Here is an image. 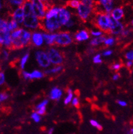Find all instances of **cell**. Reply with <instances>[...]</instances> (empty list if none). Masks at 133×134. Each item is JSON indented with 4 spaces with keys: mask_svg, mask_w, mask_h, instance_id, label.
I'll return each mask as SVG.
<instances>
[{
    "mask_svg": "<svg viewBox=\"0 0 133 134\" xmlns=\"http://www.w3.org/2000/svg\"><path fill=\"white\" fill-rule=\"evenodd\" d=\"M110 16L103 11H98L95 12L94 16V23L98 29L103 32L109 34L110 31Z\"/></svg>",
    "mask_w": 133,
    "mask_h": 134,
    "instance_id": "obj_1",
    "label": "cell"
},
{
    "mask_svg": "<svg viewBox=\"0 0 133 134\" xmlns=\"http://www.w3.org/2000/svg\"><path fill=\"white\" fill-rule=\"evenodd\" d=\"M31 36L30 31L23 29L19 37L12 39V49H20L28 46L31 42Z\"/></svg>",
    "mask_w": 133,
    "mask_h": 134,
    "instance_id": "obj_2",
    "label": "cell"
},
{
    "mask_svg": "<svg viewBox=\"0 0 133 134\" xmlns=\"http://www.w3.org/2000/svg\"><path fill=\"white\" fill-rule=\"evenodd\" d=\"M62 27L58 19V15L51 19H44L41 20V28L46 32L54 33Z\"/></svg>",
    "mask_w": 133,
    "mask_h": 134,
    "instance_id": "obj_3",
    "label": "cell"
},
{
    "mask_svg": "<svg viewBox=\"0 0 133 134\" xmlns=\"http://www.w3.org/2000/svg\"><path fill=\"white\" fill-rule=\"evenodd\" d=\"M31 2L34 14L40 20H44L48 10V7L42 0H31Z\"/></svg>",
    "mask_w": 133,
    "mask_h": 134,
    "instance_id": "obj_4",
    "label": "cell"
},
{
    "mask_svg": "<svg viewBox=\"0 0 133 134\" xmlns=\"http://www.w3.org/2000/svg\"><path fill=\"white\" fill-rule=\"evenodd\" d=\"M73 41V37L68 31H60L56 33L55 44L59 46H69Z\"/></svg>",
    "mask_w": 133,
    "mask_h": 134,
    "instance_id": "obj_5",
    "label": "cell"
},
{
    "mask_svg": "<svg viewBox=\"0 0 133 134\" xmlns=\"http://www.w3.org/2000/svg\"><path fill=\"white\" fill-rule=\"evenodd\" d=\"M23 26L26 29L36 30L41 28V20H39L34 13L25 16Z\"/></svg>",
    "mask_w": 133,
    "mask_h": 134,
    "instance_id": "obj_6",
    "label": "cell"
},
{
    "mask_svg": "<svg viewBox=\"0 0 133 134\" xmlns=\"http://www.w3.org/2000/svg\"><path fill=\"white\" fill-rule=\"evenodd\" d=\"M50 62L54 65H61L64 61L62 53L54 47L48 48L46 51Z\"/></svg>",
    "mask_w": 133,
    "mask_h": 134,
    "instance_id": "obj_7",
    "label": "cell"
},
{
    "mask_svg": "<svg viewBox=\"0 0 133 134\" xmlns=\"http://www.w3.org/2000/svg\"><path fill=\"white\" fill-rule=\"evenodd\" d=\"M35 59L38 65L43 69H48L52 64L46 51L45 52L42 50H37V51H36Z\"/></svg>",
    "mask_w": 133,
    "mask_h": 134,
    "instance_id": "obj_8",
    "label": "cell"
},
{
    "mask_svg": "<svg viewBox=\"0 0 133 134\" xmlns=\"http://www.w3.org/2000/svg\"><path fill=\"white\" fill-rule=\"evenodd\" d=\"M76 10H77V14L79 19L82 21H86L94 13L95 9L86 6L82 3H80L79 6Z\"/></svg>",
    "mask_w": 133,
    "mask_h": 134,
    "instance_id": "obj_9",
    "label": "cell"
},
{
    "mask_svg": "<svg viewBox=\"0 0 133 134\" xmlns=\"http://www.w3.org/2000/svg\"><path fill=\"white\" fill-rule=\"evenodd\" d=\"M111 16V15H110ZM110 31L109 34L114 36L121 35L122 32L125 29L124 24L120 20H116L113 19L112 17H110Z\"/></svg>",
    "mask_w": 133,
    "mask_h": 134,
    "instance_id": "obj_10",
    "label": "cell"
},
{
    "mask_svg": "<svg viewBox=\"0 0 133 134\" xmlns=\"http://www.w3.org/2000/svg\"><path fill=\"white\" fill-rule=\"evenodd\" d=\"M71 19V14L65 7H60L59 12L58 14V19L61 26L65 25Z\"/></svg>",
    "mask_w": 133,
    "mask_h": 134,
    "instance_id": "obj_11",
    "label": "cell"
},
{
    "mask_svg": "<svg viewBox=\"0 0 133 134\" xmlns=\"http://www.w3.org/2000/svg\"><path fill=\"white\" fill-rule=\"evenodd\" d=\"M0 44L4 48L12 49V38L11 36V32L1 33Z\"/></svg>",
    "mask_w": 133,
    "mask_h": 134,
    "instance_id": "obj_12",
    "label": "cell"
},
{
    "mask_svg": "<svg viewBox=\"0 0 133 134\" xmlns=\"http://www.w3.org/2000/svg\"><path fill=\"white\" fill-rule=\"evenodd\" d=\"M96 3L103 8V11L107 14H111L115 8V0H97Z\"/></svg>",
    "mask_w": 133,
    "mask_h": 134,
    "instance_id": "obj_13",
    "label": "cell"
},
{
    "mask_svg": "<svg viewBox=\"0 0 133 134\" xmlns=\"http://www.w3.org/2000/svg\"><path fill=\"white\" fill-rule=\"evenodd\" d=\"M44 38L43 36V32L41 31H34L31 36V44L36 47H41L43 46Z\"/></svg>",
    "mask_w": 133,
    "mask_h": 134,
    "instance_id": "obj_14",
    "label": "cell"
},
{
    "mask_svg": "<svg viewBox=\"0 0 133 134\" xmlns=\"http://www.w3.org/2000/svg\"><path fill=\"white\" fill-rule=\"evenodd\" d=\"M12 19H14L17 22V23L20 25L23 24L24 19H25V12L22 6L18 7L14 10L12 13Z\"/></svg>",
    "mask_w": 133,
    "mask_h": 134,
    "instance_id": "obj_15",
    "label": "cell"
},
{
    "mask_svg": "<svg viewBox=\"0 0 133 134\" xmlns=\"http://www.w3.org/2000/svg\"><path fill=\"white\" fill-rule=\"evenodd\" d=\"M74 40L78 42H84V41L88 40L90 38V34L88 31L86 29H82L75 34Z\"/></svg>",
    "mask_w": 133,
    "mask_h": 134,
    "instance_id": "obj_16",
    "label": "cell"
},
{
    "mask_svg": "<svg viewBox=\"0 0 133 134\" xmlns=\"http://www.w3.org/2000/svg\"><path fill=\"white\" fill-rule=\"evenodd\" d=\"M111 16L116 20H120L124 17V10L122 6L115 8L111 12Z\"/></svg>",
    "mask_w": 133,
    "mask_h": 134,
    "instance_id": "obj_17",
    "label": "cell"
},
{
    "mask_svg": "<svg viewBox=\"0 0 133 134\" xmlns=\"http://www.w3.org/2000/svg\"><path fill=\"white\" fill-rule=\"evenodd\" d=\"M62 95V91L57 87H54L52 88L49 93V97L54 101L59 100Z\"/></svg>",
    "mask_w": 133,
    "mask_h": 134,
    "instance_id": "obj_18",
    "label": "cell"
},
{
    "mask_svg": "<svg viewBox=\"0 0 133 134\" xmlns=\"http://www.w3.org/2000/svg\"><path fill=\"white\" fill-rule=\"evenodd\" d=\"M43 36L44 38V42L48 46H53L55 44L56 34L54 33L43 32Z\"/></svg>",
    "mask_w": 133,
    "mask_h": 134,
    "instance_id": "obj_19",
    "label": "cell"
},
{
    "mask_svg": "<svg viewBox=\"0 0 133 134\" xmlns=\"http://www.w3.org/2000/svg\"><path fill=\"white\" fill-rule=\"evenodd\" d=\"M59 10H60V7L52 6V8L48 10L44 19H51V18H53V17L57 16L59 12Z\"/></svg>",
    "mask_w": 133,
    "mask_h": 134,
    "instance_id": "obj_20",
    "label": "cell"
},
{
    "mask_svg": "<svg viewBox=\"0 0 133 134\" xmlns=\"http://www.w3.org/2000/svg\"><path fill=\"white\" fill-rule=\"evenodd\" d=\"M106 39V37L104 36H99V37H94L90 41V45L92 46H98L104 44L105 40Z\"/></svg>",
    "mask_w": 133,
    "mask_h": 134,
    "instance_id": "obj_21",
    "label": "cell"
},
{
    "mask_svg": "<svg viewBox=\"0 0 133 134\" xmlns=\"http://www.w3.org/2000/svg\"><path fill=\"white\" fill-rule=\"evenodd\" d=\"M62 65H54L52 68H48L44 70V74L46 75H51V74H56L59 72H61L62 70Z\"/></svg>",
    "mask_w": 133,
    "mask_h": 134,
    "instance_id": "obj_22",
    "label": "cell"
},
{
    "mask_svg": "<svg viewBox=\"0 0 133 134\" xmlns=\"http://www.w3.org/2000/svg\"><path fill=\"white\" fill-rule=\"evenodd\" d=\"M44 72L40 70H33L31 72H29V80L34 79H41L44 76Z\"/></svg>",
    "mask_w": 133,
    "mask_h": 134,
    "instance_id": "obj_23",
    "label": "cell"
},
{
    "mask_svg": "<svg viewBox=\"0 0 133 134\" xmlns=\"http://www.w3.org/2000/svg\"><path fill=\"white\" fill-rule=\"evenodd\" d=\"M8 29L10 32L12 33V31L19 28V25L14 19H12V17H11L10 19H8Z\"/></svg>",
    "mask_w": 133,
    "mask_h": 134,
    "instance_id": "obj_24",
    "label": "cell"
},
{
    "mask_svg": "<svg viewBox=\"0 0 133 134\" xmlns=\"http://www.w3.org/2000/svg\"><path fill=\"white\" fill-rule=\"evenodd\" d=\"M10 32L8 29V20L2 19L0 20V33Z\"/></svg>",
    "mask_w": 133,
    "mask_h": 134,
    "instance_id": "obj_25",
    "label": "cell"
},
{
    "mask_svg": "<svg viewBox=\"0 0 133 134\" xmlns=\"http://www.w3.org/2000/svg\"><path fill=\"white\" fill-rule=\"evenodd\" d=\"M73 99V93L72 89L68 88L67 91V96L64 99V104L65 105H68L70 103H71Z\"/></svg>",
    "mask_w": 133,
    "mask_h": 134,
    "instance_id": "obj_26",
    "label": "cell"
},
{
    "mask_svg": "<svg viewBox=\"0 0 133 134\" xmlns=\"http://www.w3.org/2000/svg\"><path fill=\"white\" fill-rule=\"evenodd\" d=\"M80 0H69V1H67V3H66V5L71 8L73 9H78V7L80 5Z\"/></svg>",
    "mask_w": 133,
    "mask_h": 134,
    "instance_id": "obj_27",
    "label": "cell"
},
{
    "mask_svg": "<svg viewBox=\"0 0 133 134\" xmlns=\"http://www.w3.org/2000/svg\"><path fill=\"white\" fill-rule=\"evenodd\" d=\"M29 56H30L29 53H27L24 54L23 56L22 57V58H21V59L20 61V68L22 70H24V69L25 68L26 64H27V61L29 60Z\"/></svg>",
    "mask_w": 133,
    "mask_h": 134,
    "instance_id": "obj_28",
    "label": "cell"
},
{
    "mask_svg": "<svg viewBox=\"0 0 133 134\" xmlns=\"http://www.w3.org/2000/svg\"><path fill=\"white\" fill-rule=\"evenodd\" d=\"M80 2L84 5H86V6L96 9V2H95L94 0H80Z\"/></svg>",
    "mask_w": 133,
    "mask_h": 134,
    "instance_id": "obj_29",
    "label": "cell"
},
{
    "mask_svg": "<svg viewBox=\"0 0 133 134\" xmlns=\"http://www.w3.org/2000/svg\"><path fill=\"white\" fill-rule=\"evenodd\" d=\"M8 2L11 6L18 8V7L22 6L25 0H8Z\"/></svg>",
    "mask_w": 133,
    "mask_h": 134,
    "instance_id": "obj_30",
    "label": "cell"
},
{
    "mask_svg": "<svg viewBox=\"0 0 133 134\" xmlns=\"http://www.w3.org/2000/svg\"><path fill=\"white\" fill-rule=\"evenodd\" d=\"M115 42V39L113 37H106V39L105 40L104 44L106 46H112L114 45Z\"/></svg>",
    "mask_w": 133,
    "mask_h": 134,
    "instance_id": "obj_31",
    "label": "cell"
},
{
    "mask_svg": "<svg viewBox=\"0 0 133 134\" xmlns=\"http://www.w3.org/2000/svg\"><path fill=\"white\" fill-rule=\"evenodd\" d=\"M49 103V100L47 99H44L42 102H41L40 103L37 104L36 105V110H38L39 109H42V108H46V106L48 105Z\"/></svg>",
    "mask_w": 133,
    "mask_h": 134,
    "instance_id": "obj_32",
    "label": "cell"
},
{
    "mask_svg": "<svg viewBox=\"0 0 133 134\" xmlns=\"http://www.w3.org/2000/svg\"><path fill=\"white\" fill-rule=\"evenodd\" d=\"M31 119H32L34 122H37V123L40 122L41 119H42L40 114H38L36 111L31 113Z\"/></svg>",
    "mask_w": 133,
    "mask_h": 134,
    "instance_id": "obj_33",
    "label": "cell"
},
{
    "mask_svg": "<svg viewBox=\"0 0 133 134\" xmlns=\"http://www.w3.org/2000/svg\"><path fill=\"white\" fill-rule=\"evenodd\" d=\"M90 123L91 125L92 126V127H94L96 128L98 130H102V129H103L102 125H101L100 123H99V122H98L97 121H96V120L91 119L90 121Z\"/></svg>",
    "mask_w": 133,
    "mask_h": 134,
    "instance_id": "obj_34",
    "label": "cell"
},
{
    "mask_svg": "<svg viewBox=\"0 0 133 134\" xmlns=\"http://www.w3.org/2000/svg\"><path fill=\"white\" fill-rule=\"evenodd\" d=\"M1 57H2V60L3 61H7L9 58V52L8 49L6 48H3L2 50V53H1Z\"/></svg>",
    "mask_w": 133,
    "mask_h": 134,
    "instance_id": "obj_35",
    "label": "cell"
},
{
    "mask_svg": "<svg viewBox=\"0 0 133 134\" xmlns=\"http://www.w3.org/2000/svg\"><path fill=\"white\" fill-rule=\"evenodd\" d=\"M103 33L101 30H92L90 31V35L93 37H99L103 36Z\"/></svg>",
    "mask_w": 133,
    "mask_h": 134,
    "instance_id": "obj_36",
    "label": "cell"
},
{
    "mask_svg": "<svg viewBox=\"0 0 133 134\" xmlns=\"http://www.w3.org/2000/svg\"><path fill=\"white\" fill-rule=\"evenodd\" d=\"M92 61L95 64H100L102 63V59H101V54H96L94 55L92 59Z\"/></svg>",
    "mask_w": 133,
    "mask_h": 134,
    "instance_id": "obj_37",
    "label": "cell"
},
{
    "mask_svg": "<svg viewBox=\"0 0 133 134\" xmlns=\"http://www.w3.org/2000/svg\"><path fill=\"white\" fill-rule=\"evenodd\" d=\"M125 58L127 61H133V50H130L125 54Z\"/></svg>",
    "mask_w": 133,
    "mask_h": 134,
    "instance_id": "obj_38",
    "label": "cell"
},
{
    "mask_svg": "<svg viewBox=\"0 0 133 134\" xmlns=\"http://www.w3.org/2000/svg\"><path fill=\"white\" fill-rule=\"evenodd\" d=\"M111 69L115 71H118L121 69L122 64L120 63H114L111 65Z\"/></svg>",
    "mask_w": 133,
    "mask_h": 134,
    "instance_id": "obj_39",
    "label": "cell"
},
{
    "mask_svg": "<svg viewBox=\"0 0 133 134\" xmlns=\"http://www.w3.org/2000/svg\"><path fill=\"white\" fill-rule=\"evenodd\" d=\"M9 98V95L8 94V93H5V92H2L0 93V102H3L6 101Z\"/></svg>",
    "mask_w": 133,
    "mask_h": 134,
    "instance_id": "obj_40",
    "label": "cell"
},
{
    "mask_svg": "<svg viewBox=\"0 0 133 134\" xmlns=\"http://www.w3.org/2000/svg\"><path fill=\"white\" fill-rule=\"evenodd\" d=\"M71 104L73 105L74 107L78 108L79 106V99L78 97H74L73 99L72 102H71Z\"/></svg>",
    "mask_w": 133,
    "mask_h": 134,
    "instance_id": "obj_41",
    "label": "cell"
},
{
    "mask_svg": "<svg viewBox=\"0 0 133 134\" xmlns=\"http://www.w3.org/2000/svg\"><path fill=\"white\" fill-rule=\"evenodd\" d=\"M75 24H76L75 20H73V19H72V18H71V19L67 23V24L65 25V27H67V28H71V27H73L75 25Z\"/></svg>",
    "mask_w": 133,
    "mask_h": 134,
    "instance_id": "obj_42",
    "label": "cell"
},
{
    "mask_svg": "<svg viewBox=\"0 0 133 134\" xmlns=\"http://www.w3.org/2000/svg\"><path fill=\"white\" fill-rule=\"evenodd\" d=\"M21 75H22V77L23 79H25V80H29V71L22 70V71H21Z\"/></svg>",
    "mask_w": 133,
    "mask_h": 134,
    "instance_id": "obj_43",
    "label": "cell"
},
{
    "mask_svg": "<svg viewBox=\"0 0 133 134\" xmlns=\"http://www.w3.org/2000/svg\"><path fill=\"white\" fill-rule=\"evenodd\" d=\"M5 74L3 71H1L0 73V85H3L5 82Z\"/></svg>",
    "mask_w": 133,
    "mask_h": 134,
    "instance_id": "obj_44",
    "label": "cell"
},
{
    "mask_svg": "<svg viewBox=\"0 0 133 134\" xmlns=\"http://www.w3.org/2000/svg\"><path fill=\"white\" fill-rule=\"evenodd\" d=\"M112 54H113V51H111V50H107V51H105L102 53V55L103 57H109Z\"/></svg>",
    "mask_w": 133,
    "mask_h": 134,
    "instance_id": "obj_45",
    "label": "cell"
},
{
    "mask_svg": "<svg viewBox=\"0 0 133 134\" xmlns=\"http://www.w3.org/2000/svg\"><path fill=\"white\" fill-rule=\"evenodd\" d=\"M130 29H126V28H125V29L123 30V31L122 32L121 36H122V37H127V36L130 34Z\"/></svg>",
    "mask_w": 133,
    "mask_h": 134,
    "instance_id": "obj_46",
    "label": "cell"
},
{
    "mask_svg": "<svg viewBox=\"0 0 133 134\" xmlns=\"http://www.w3.org/2000/svg\"><path fill=\"white\" fill-rule=\"evenodd\" d=\"M117 103L119 105L122 106V107H126L127 105V102H126L124 100H118Z\"/></svg>",
    "mask_w": 133,
    "mask_h": 134,
    "instance_id": "obj_47",
    "label": "cell"
},
{
    "mask_svg": "<svg viewBox=\"0 0 133 134\" xmlns=\"http://www.w3.org/2000/svg\"><path fill=\"white\" fill-rule=\"evenodd\" d=\"M120 78V75L118 73H115L112 76V80H114V81H117V80H119V78Z\"/></svg>",
    "mask_w": 133,
    "mask_h": 134,
    "instance_id": "obj_48",
    "label": "cell"
},
{
    "mask_svg": "<svg viewBox=\"0 0 133 134\" xmlns=\"http://www.w3.org/2000/svg\"><path fill=\"white\" fill-rule=\"evenodd\" d=\"M126 66L128 69L132 68H133V61H127L126 63Z\"/></svg>",
    "mask_w": 133,
    "mask_h": 134,
    "instance_id": "obj_49",
    "label": "cell"
},
{
    "mask_svg": "<svg viewBox=\"0 0 133 134\" xmlns=\"http://www.w3.org/2000/svg\"><path fill=\"white\" fill-rule=\"evenodd\" d=\"M126 134H133V126L130 127L128 129Z\"/></svg>",
    "mask_w": 133,
    "mask_h": 134,
    "instance_id": "obj_50",
    "label": "cell"
},
{
    "mask_svg": "<svg viewBox=\"0 0 133 134\" xmlns=\"http://www.w3.org/2000/svg\"><path fill=\"white\" fill-rule=\"evenodd\" d=\"M54 133V128H50L48 131L47 134H53Z\"/></svg>",
    "mask_w": 133,
    "mask_h": 134,
    "instance_id": "obj_51",
    "label": "cell"
},
{
    "mask_svg": "<svg viewBox=\"0 0 133 134\" xmlns=\"http://www.w3.org/2000/svg\"><path fill=\"white\" fill-rule=\"evenodd\" d=\"M131 25H132V27H133V19H132V20H131Z\"/></svg>",
    "mask_w": 133,
    "mask_h": 134,
    "instance_id": "obj_52",
    "label": "cell"
},
{
    "mask_svg": "<svg viewBox=\"0 0 133 134\" xmlns=\"http://www.w3.org/2000/svg\"><path fill=\"white\" fill-rule=\"evenodd\" d=\"M132 126H133V121H132Z\"/></svg>",
    "mask_w": 133,
    "mask_h": 134,
    "instance_id": "obj_53",
    "label": "cell"
}]
</instances>
